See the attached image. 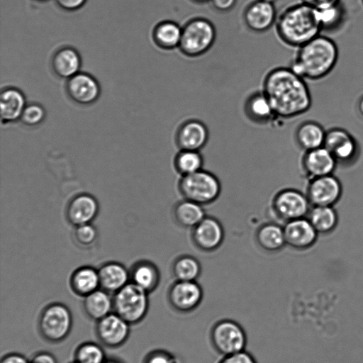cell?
<instances>
[{"mask_svg": "<svg viewBox=\"0 0 363 363\" xmlns=\"http://www.w3.org/2000/svg\"><path fill=\"white\" fill-rule=\"evenodd\" d=\"M338 58L336 43L320 33L297 48L289 67L306 80L318 81L332 72Z\"/></svg>", "mask_w": 363, "mask_h": 363, "instance_id": "2", "label": "cell"}, {"mask_svg": "<svg viewBox=\"0 0 363 363\" xmlns=\"http://www.w3.org/2000/svg\"><path fill=\"white\" fill-rule=\"evenodd\" d=\"M216 27L211 20L203 16H195L182 26L178 49L187 57H198L210 50L216 42Z\"/></svg>", "mask_w": 363, "mask_h": 363, "instance_id": "4", "label": "cell"}, {"mask_svg": "<svg viewBox=\"0 0 363 363\" xmlns=\"http://www.w3.org/2000/svg\"><path fill=\"white\" fill-rule=\"evenodd\" d=\"M210 340L215 350L222 357L245 350L247 335L236 321L223 319L211 328Z\"/></svg>", "mask_w": 363, "mask_h": 363, "instance_id": "7", "label": "cell"}, {"mask_svg": "<svg viewBox=\"0 0 363 363\" xmlns=\"http://www.w3.org/2000/svg\"><path fill=\"white\" fill-rule=\"evenodd\" d=\"M191 2L197 4H204L210 2L211 0H190Z\"/></svg>", "mask_w": 363, "mask_h": 363, "instance_id": "47", "label": "cell"}, {"mask_svg": "<svg viewBox=\"0 0 363 363\" xmlns=\"http://www.w3.org/2000/svg\"><path fill=\"white\" fill-rule=\"evenodd\" d=\"M171 272L174 280L197 281L202 267L196 257L191 255H181L172 263Z\"/></svg>", "mask_w": 363, "mask_h": 363, "instance_id": "32", "label": "cell"}, {"mask_svg": "<svg viewBox=\"0 0 363 363\" xmlns=\"http://www.w3.org/2000/svg\"><path fill=\"white\" fill-rule=\"evenodd\" d=\"M262 91L268 98L277 118L292 119L308 112L312 96L306 80L289 67L270 69L262 81Z\"/></svg>", "mask_w": 363, "mask_h": 363, "instance_id": "1", "label": "cell"}, {"mask_svg": "<svg viewBox=\"0 0 363 363\" xmlns=\"http://www.w3.org/2000/svg\"><path fill=\"white\" fill-rule=\"evenodd\" d=\"M1 363H30L21 354L12 353L6 355L1 359Z\"/></svg>", "mask_w": 363, "mask_h": 363, "instance_id": "45", "label": "cell"}, {"mask_svg": "<svg viewBox=\"0 0 363 363\" xmlns=\"http://www.w3.org/2000/svg\"><path fill=\"white\" fill-rule=\"evenodd\" d=\"M255 240L260 249L269 253L279 252L286 245L283 226L274 222L259 225L255 230Z\"/></svg>", "mask_w": 363, "mask_h": 363, "instance_id": "24", "label": "cell"}, {"mask_svg": "<svg viewBox=\"0 0 363 363\" xmlns=\"http://www.w3.org/2000/svg\"><path fill=\"white\" fill-rule=\"evenodd\" d=\"M145 363H179L178 358L167 351H155L150 353Z\"/></svg>", "mask_w": 363, "mask_h": 363, "instance_id": "39", "label": "cell"}, {"mask_svg": "<svg viewBox=\"0 0 363 363\" xmlns=\"http://www.w3.org/2000/svg\"><path fill=\"white\" fill-rule=\"evenodd\" d=\"M113 308V301L107 291L97 289L84 297V308L91 319L99 320L109 313Z\"/></svg>", "mask_w": 363, "mask_h": 363, "instance_id": "33", "label": "cell"}, {"mask_svg": "<svg viewBox=\"0 0 363 363\" xmlns=\"http://www.w3.org/2000/svg\"><path fill=\"white\" fill-rule=\"evenodd\" d=\"M26 105L25 96L20 89L13 86L3 89L0 95L1 123L8 124L20 121Z\"/></svg>", "mask_w": 363, "mask_h": 363, "instance_id": "21", "label": "cell"}, {"mask_svg": "<svg viewBox=\"0 0 363 363\" xmlns=\"http://www.w3.org/2000/svg\"><path fill=\"white\" fill-rule=\"evenodd\" d=\"M323 147L330 152L337 164L342 166L355 162L360 151L357 139L348 130L340 127L326 130Z\"/></svg>", "mask_w": 363, "mask_h": 363, "instance_id": "10", "label": "cell"}, {"mask_svg": "<svg viewBox=\"0 0 363 363\" xmlns=\"http://www.w3.org/2000/svg\"><path fill=\"white\" fill-rule=\"evenodd\" d=\"M203 297V289L197 281L174 280L167 291L169 305L174 310L182 313L196 310Z\"/></svg>", "mask_w": 363, "mask_h": 363, "instance_id": "12", "label": "cell"}, {"mask_svg": "<svg viewBox=\"0 0 363 363\" xmlns=\"http://www.w3.org/2000/svg\"><path fill=\"white\" fill-rule=\"evenodd\" d=\"M70 286L75 294L84 297L96 291L100 286L98 270L88 266L77 269L70 277Z\"/></svg>", "mask_w": 363, "mask_h": 363, "instance_id": "31", "label": "cell"}, {"mask_svg": "<svg viewBox=\"0 0 363 363\" xmlns=\"http://www.w3.org/2000/svg\"><path fill=\"white\" fill-rule=\"evenodd\" d=\"M191 238L197 250L212 252L218 250L223 242L224 228L218 219L206 216L191 229Z\"/></svg>", "mask_w": 363, "mask_h": 363, "instance_id": "13", "label": "cell"}, {"mask_svg": "<svg viewBox=\"0 0 363 363\" xmlns=\"http://www.w3.org/2000/svg\"><path fill=\"white\" fill-rule=\"evenodd\" d=\"M35 1H38V2H45V1H48L49 0H34Z\"/></svg>", "mask_w": 363, "mask_h": 363, "instance_id": "48", "label": "cell"}, {"mask_svg": "<svg viewBox=\"0 0 363 363\" xmlns=\"http://www.w3.org/2000/svg\"><path fill=\"white\" fill-rule=\"evenodd\" d=\"M182 26L172 20L157 23L152 33L154 43L164 50L178 49L182 38Z\"/></svg>", "mask_w": 363, "mask_h": 363, "instance_id": "27", "label": "cell"}, {"mask_svg": "<svg viewBox=\"0 0 363 363\" xmlns=\"http://www.w3.org/2000/svg\"><path fill=\"white\" fill-rule=\"evenodd\" d=\"M99 203L96 199L88 194L74 196L68 203L66 216L68 221L75 225L90 223L97 216Z\"/></svg>", "mask_w": 363, "mask_h": 363, "instance_id": "20", "label": "cell"}, {"mask_svg": "<svg viewBox=\"0 0 363 363\" xmlns=\"http://www.w3.org/2000/svg\"><path fill=\"white\" fill-rule=\"evenodd\" d=\"M129 331V323L116 313H109L97 321V336L104 345L110 347L123 344Z\"/></svg>", "mask_w": 363, "mask_h": 363, "instance_id": "19", "label": "cell"}, {"mask_svg": "<svg viewBox=\"0 0 363 363\" xmlns=\"http://www.w3.org/2000/svg\"><path fill=\"white\" fill-rule=\"evenodd\" d=\"M104 362V352L95 343L82 344L75 352V363H105Z\"/></svg>", "mask_w": 363, "mask_h": 363, "instance_id": "36", "label": "cell"}, {"mask_svg": "<svg viewBox=\"0 0 363 363\" xmlns=\"http://www.w3.org/2000/svg\"><path fill=\"white\" fill-rule=\"evenodd\" d=\"M203 162L200 151L179 150L174 157L173 164L176 172L183 177L202 169Z\"/></svg>", "mask_w": 363, "mask_h": 363, "instance_id": "34", "label": "cell"}, {"mask_svg": "<svg viewBox=\"0 0 363 363\" xmlns=\"http://www.w3.org/2000/svg\"><path fill=\"white\" fill-rule=\"evenodd\" d=\"M172 213L177 225L191 230L206 216L203 206L185 199L174 204Z\"/></svg>", "mask_w": 363, "mask_h": 363, "instance_id": "26", "label": "cell"}, {"mask_svg": "<svg viewBox=\"0 0 363 363\" xmlns=\"http://www.w3.org/2000/svg\"><path fill=\"white\" fill-rule=\"evenodd\" d=\"M269 2L274 3L277 0H264Z\"/></svg>", "mask_w": 363, "mask_h": 363, "instance_id": "49", "label": "cell"}, {"mask_svg": "<svg viewBox=\"0 0 363 363\" xmlns=\"http://www.w3.org/2000/svg\"><path fill=\"white\" fill-rule=\"evenodd\" d=\"M75 363V362H74Z\"/></svg>", "mask_w": 363, "mask_h": 363, "instance_id": "51", "label": "cell"}, {"mask_svg": "<svg viewBox=\"0 0 363 363\" xmlns=\"http://www.w3.org/2000/svg\"><path fill=\"white\" fill-rule=\"evenodd\" d=\"M218 363H257L254 357L245 350L223 356Z\"/></svg>", "mask_w": 363, "mask_h": 363, "instance_id": "40", "label": "cell"}, {"mask_svg": "<svg viewBox=\"0 0 363 363\" xmlns=\"http://www.w3.org/2000/svg\"><path fill=\"white\" fill-rule=\"evenodd\" d=\"M74 238L80 246L90 247L96 240L97 231L90 223L78 225L74 230Z\"/></svg>", "mask_w": 363, "mask_h": 363, "instance_id": "38", "label": "cell"}, {"mask_svg": "<svg viewBox=\"0 0 363 363\" xmlns=\"http://www.w3.org/2000/svg\"><path fill=\"white\" fill-rule=\"evenodd\" d=\"M326 130L318 121L307 120L296 128L294 138L297 145L303 152L323 147Z\"/></svg>", "mask_w": 363, "mask_h": 363, "instance_id": "23", "label": "cell"}, {"mask_svg": "<svg viewBox=\"0 0 363 363\" xmlns=\"http://www.w3.org/2000/svg\"><path fill=\"white\" fill-rule=\"evenodd\" d=\"M46 116L43 106L37 103L27 104L20 121L28 127H35L41 124Z\"/></svg>", "mask_w": 363, "mask_h": 363, "instance_id": "37", "label": "cell"}, {"mask_svg": "<svg viewBox=\"0 0 363 363\" xmlns=\"http://www.w3.org/2000/svg\"><path fill=\"white\" fill-rule=\"evenodd\" d=\"M361 1H362V4H363V0H361Z\"/></svg>", "mask_w": 363, "mask_h": 363, "instance_id": "50", "label": "cell"}, {"mask_svg": "<svg viewBox=\"0 0 363 363\" xmlns=\"http://www.w3.org/2000/svg\"><path fill=\"white\" fill-rule=\"evenodd\" d=\"M274 26L279 39L296 49L321 33L316 9L302 1L284 9Z\"/></svg>", "mask_w": 363, "mask_h": 363, "instance_id": "3", "label": "cell"}, {"mask_svg": "<svg viewBox=\"0 0 363 363\" xmlns=\"http://www.w3.org/2000/svg\"><path fill=\"white\" fill-rule=\"evenodd\" d=\"M238 0H211L213 8L219 12H228L236 5Z\"/></svg>", "mask_w": 363, "mask_h": 363, "instance_id": "42", "label": "cell"}, {"mask_svg": "<svg viewBox=\"0 0 363 363\" xmlns=\"http://www.w3.org/2000/svg\"><path fill=\"white\" fill-rule=\"evenodd\" d=\"M306 217L319 235L333 233L339 222L334 206H311Z\"/></svg>", "mask_w": 363, "mask_h": 363, "instance_id": "30", "label": "cell"}, {"mask_svg": "<svg viewBox=\"0 0 363 363\" xmlns=\"http://www.w3.org/2000/svg\"><path fill=\"white\" fill-rule=\"evenodd\" d=\"M278 17L274 3L254 0L245 8L242 18L246 27L255 33H264L275 25Z\"/></svg>", "mask_w": 363, "mask_h": 363, "instance_id": "14", "label": "cell"}, {"mask_svg": "<svg viewBox=\"0 0 363 363\" xmlns=\"http://www.w3.org/2000/svg\"><path fill=\"white\" fill-rule=\"evenodd\" d=\"M87 0H55L57 6L67 11H74L81 9Z\"/></svg>", "mask_w": 363, "mask_h": 363, "instance_id": "41", "label": "cell"}, {"mask_svg": "<svg viewBox=\"0 0 363 363\" xmlns=\"http://www.w3.org/2000/svg\"><path fill=\"white\" fill-rule=\"evenodd\" d=\"M342 192L340 179L333 174L309 179L305 194L311 206H334Z\"/></svg>", "mask_w": 363, "mask_h": 363, "instance_id": "11", "label": "cell"}, {"mask_svg": "<svg viewBox=\"0 0 363 363\" xmlns=\"http://www.w3.org/2000/svg\"><path fill=\"white\" fill-rule=\"evenodd\" d=\"M316 11L321 32H335L343 26L346 20V11L341 3Z\"/></svg>", "mask_w": 363, "mask_h": 363, "instance_id": "35", "label": "cell"}, {"mask_svg": "<svg viewBox=\"0 0 363 363\" xmlns=\"http://www.w3.org/2000/svg\"><path fill=\"white\" fill-rule=\"evenodd\" d=\"M177 189L183 199L205 206L218 199L221 193V184L214 174L202 169L181 177Z\"/></svg>", "mask_w": 363, "mask_h": 363, "instance_id": "5", "label": "cell"}, {"mask_svg": "<svg viewBox=\"0 0 363 363\" xmlns=\"http://www.w3.org/2000/svg\"><path fill=\"white\" fill-rule=\"evenodd\" d=\"M357 108L359 114L363 118V94L357 100Z\"/></svg>", "mask_w": 363, "mask_h": 363, "instance_id": "46", "label": "cell"}, {"mask_svg": "<svg viewBox=\"0 0 363 363\" xmlns=\"http://www.w3.org/2000/svg\"><path fill=\"white\" fill-rule=\"evenodd\" d=\"M209 132L201 121L191 118L182 122L177 129L175 143L179 150L200 151L207 144Z\"/></svg>", "mask_w": 363, "mask_h": 363, "instance_id": "17", "label": "cell"}, {"mask_svg": "<svg viewBox=\"0 0 363 363\" xmlns=\"http://www.w3.org/2000/svg\"><path fill=\"white\" fill-rule=\"evenodd\" d=\"M311 207L306 194L294 188L279 190L271 202L273 213L284 223L306 217Z\"/></svg>", "mask_w": 363, "mask_h": 363, "instance_id": "8", "label": "cell"}, {"mask_svg": "<svg viewBox=\"0 0 363 363\" xmlns=\"http://www.w3.org/2000/svg\"><path fill=\"white\" fill-rule=\"evenodd\" d=\"M315 9L325 8L340 3V0H301Z\"/></svg>", "mask_w": 363, "mask_h": 363, "instance_id": "43", "label": "cell"}, {"mask_svg": "<svg viewBox=\"0 0 363 363\" xmlns=\"http://www.w3.org/2000/svg\"><path fill=\"white\" fill-rule=\"evenodd\" d=\"M65 89L69 99L81 106L94 104L101 93L96 79L91 74L81 72L67 79Z\"/></svg>", "mask_w": 363, "mask_h": 363, "instance_id": "15", "label": "cell"}, {"mask_svg": "<svg viewBox=\"0 0 363 363\" xmlns=\"http://www.w3.org/2000/svg\"><path fill=\"white\" fill-rule=\"evenodd\" d=\"M147 294L134 283H128L115 294L113 299L115 313L129 324L140 322L148 310Z\"/></svg>", "mask_w": 363, "mask_h": 363, "instance_id": "6", "label": "cell"}, {"mask_svg": "<svg viewBox=\"0 0 363 363\" xmlns=\"http://www.w3.org/2000/svg\"><path fill=\"white\" fill-rule=\"evenodd\" d=\"M132 282L147 293L154 291L159 285L160 273L152 262L141 260L132 267L130 272Z\"/></svg>", "mask_w": 363, "mask_h": 363, "instance_id": "29", "label": "cell"}, {"mask_svg": "<svg viewBox=\"0 0 363 363\" xmlns=\"http://www.w3.org/2000/svg\"><path fill=\"white\" fill-rule=\"evenodd\" d=\"M301 165L308 180L333 174L338 166L333 156L323 146L305 151L301 157Z\"/></svg>", "mask_w": 363, "mask_h": 363, "instance_id": "18", "label": "cell"}, {"mask_svg": "<svg viewBox=\"0 0 363 363\" xmlns=\"http://www.w3.org/2000/svg\"><path fill=\"white\" fill-rule=\"evenodd\" d=\"M244 111L248 119L255 123L267 124L277 119L268 98L262 90L248 96L244 104Z\"/></svg>", "mask_w": 363, "mask_h": 363, "instance_id": "25", "label": "cell"}, {"mask_svg": "<svg viewBox=\"0 0 363 363\" xmlns=\"http://www.w3.org/2000/svg\"><path fill=\"white\" fill-rule=\"evenodd\" d=\"M38 324L44 338L51 342H59L65 339L71 330L72 314L65 305L52 303L41 313Z\"/></svg>", "mask_w": 363, "mask_h": 363, "instance_id": "9", "label": "cell"}, {"mask_svg": "<svg viewBox=\"0 0 363 363\" xmlns=\"http://www.w3.org/2000/svg\"><path fill=\"white\" fill-rule=\"evenodd\" d=\"M283 228L286 245L298 251L312 247L319 235L307 217L286 222Z\"/></svg>", "mask_w": 363, "mask_h": 363, "instance_id": "16", "label": "cell"}, {"mask_svg": "<svg viewBox=\"0 0 363 363\" xmlns=\"http://www.w3.org/2000/svg\"><path fill=\"white\" fill-rule=\"evenodd\" d=\"M82 60L77 50L65 46L57 50L51 58V68L62 79H69L80 72Z\"/></svg>", "mask_w": 363, "mask_h": 363, "instance_id": "22", "label": "cell"}, {"mask_svg": "<svg viewBox=\"0 0 363 363\" xmlns=\"http://www.w3.org/2000/svg\"><path fill=\"white\" fill-rule=\"evenodd\" d=\"M100 286L107 292H117L128 281L130 274L121 264L111 262L99 269Z\"/></svg>", "mask_w": 363, "mask_h": 363, "instance_id": "28", "label": "cell"}, {"mask_svg": "<svg viewBox=\"0 0 363 363\" xmlns=\"http://www.w3.org/2000/svg\"><path fill=\"white\" fill-rule=\"evenodd\" d=\"M30 363H57V361L51 354L40 352L33 357Z\"/></svg>", "mask_w": 363, "mask_h": 363, "instance_id": "44", "label": "cell"}]
</instances>
